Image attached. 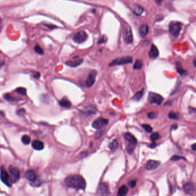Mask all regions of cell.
Returning a JSON list of instances; mask_svg holds the SVG:
<instances>
[{"label":"cell","instance_id":"5b68a950","mask_svg":"<svg viewBox=\"0 0 196 196\" xmlns=\"http://www.w3.org/2000/svg\"><path fill=\"white\" fill-rule=\"evenodd\" d=\"M10 172V181L12 183L16 182L20 179V172L17 168L13 166H10L9 168Z\"/></svg>","mask_w":196,"mask_h":196},{"label":"cell","instance_id":"277c9868","mask_svg":"<svg viewBox=\"0 0 196 196\" xmlns=\"http://www.w3.org/2000/svg\"><path fill=\"white\" fill-rule=\"evenodd\" d=\"M164 100L162 96L157 93L150 92L148 94V101L151 104H155L160 105Z\"/></svg>","mask_w":196,"mask_h":196},{"label":"cell","instance_id":"8d00e7d4","mask_svg":"<svg viewBox=\"0 0 196 196\" xmlns=\"http://www.w3.org/2000/svg\"><path fill=\"white\" fill-rule=\"evenodd\" d=\"M182 159V157H178V156H174V157H172V158H171V160L178 161V160H179V159Z\"/></svg>","mask_w":196,"mask_h":196},{"label":"cell","instance_id":"b9f144b4","mask_svg":"<svg viewBox=\"0 0 196 196\" xmlns=\"http://www.w3.org/2000/svg\"><path fill=\"white\" fill-rule=\"evenodd\" d=\"M177 128V125H172V128H174V129H176Z\"/></svg>","mask_w":196,"mask_h":196},{"label":"cell","instance_id":"ab89813d","mask_svg":"<svg viewBox=\"0 0 196 196\" xmlns=\"http://www.w3.org/2000/svg\"><path fill=\"white\" fill-rule=\"evenodd\" d=\"M196 144H193L192 146H191V149L193 151H195L196 150Z\"/></svg>","mask_w":196,"mask_h":196},{"label":"cell","instance_id":"e0dca14e","mask_svg":"<svg viewBox=\"0 0 196 196\" xmlns=\"http://www.w3.org/2000/svg\"><path fill=\"white\" fill-rule=\"evenodd\" d=\"M124 138L127 141L129 142V144L135 146L137 144V140L134 135L130 133H126L124 135Z\"/></svg>","mask_w":196,"mask_h":196},{"label":"cell","instance_id":"f546056e","mask_svg":"<svg viewBox=\"0 0 196 196\" xmlns=\"http://www.w3.org/2000/svg\"><path fill=\"white\" fill-rule=\"evenodd\" d=\"M34 50H35V52L38 53L39 54L42 55V54H43V53H44L43 48H42L39 45H36V46H35V48H34Z\"/></svg>","mask_w":196,"mask_h":196},{"label":"cell","instance_id":"7a4b0ae2","mask_svg":"<svg viewBox=\"0 0 196 196\" xmlns=\"http://www.w3.org/2000/svg\"><path fill=\"white\" fill-rule=\"evenodd\" d=\"M182 24L180 22L172 21L168 25L169 32L174 37H177L182 29Z\"/></svg>","mask_w":196,"mask_h":196},{"label":"cell","instance_id":"52a82bcc","mask_svg":"<svg viewBox=\"0 0 196 196\" xmlns=\"http://www.w3.org/2000/svg\"><path fill=\"white\" fill-rule=\"evenodd\" d=\"M0 179L2 182H4L8 187H11L9 175L3 166H1L0 168Z\"/></svg>","mask_w":196,"mask_h":196},{"label":"cell","instance_id":"836d02e7","mask_svg":"<svg viewBox=\"0 0 196 196\" xmlns=\"http://www.w3.org/2000/svg\"><path fill=\"white\" fill-rule=\"evenodd\" d=\"M107 40V38L106 36L103 35L101 37V38L99 39V40L98 41V44H102V43H104L106 42Z\"/></svg>","mask_w":196,"mask_h":196},{"label":"cell","instance_id":"5bb4252c","mask_svg":"<svg viewBox=\"0 0 196 196\" xmlns=\"http://www.w3.org/2000/svg\"><path fill=\"white\" fill-rule=\"evenodd\" d=\"M82 62H83L82 59H79L78 57H76L73 58L72 60L67 62L66 63V64L68 66L75 67L80 66Z\"/></svg>","mask_w":196,"mask_h":196},{"label":"cell","instance_id":"603a6c76","mask_svg":"<svg viewBox=\"0 0 196 196\" xmlns=\"http://www.w3.org/2000/svg\"><path fill=\"white\" fill-rule=\"evenodd\" d=\"M119 146V143L116 140H114L112 142H111L109 145V148H110L111 151L114 152L115 151L118 147Z\"/></svg>","mask_w":196,"mask_h":196},{"label":"cell","instance_id":"44dd1931","mask_svg":"<svg viewBox=\"0 0 196 196\" xmlns=\"http://www.w3.org/2000/svg\"><path fill=\"white\" fill-rule=\"evenodd\" d=\"M128 193V188L125 185L120 187L117 193V196H125Z\"/></svg>","mask_w":196,"mask_h":196},{"label":"cell","instance_id":"7c38bea8","mask_svg":"<svg viewBox=\"0 0 196 196\" xmlns=\"http://www.w3.org/2000/svg\"><path fill=\"white\" fill-rule=\"evenodd\" d=\"M183 189L186 193L192 195L195 191V185L192 182H188L183 185Z\"/></svg>","mask_w":196,"mask_h":196},{"label":"cell","instance_id":"f35d334b","mask_svg":"<svg viewBox=\"0 0 196 196\" xmlns=\"http://www.w3.org/2000/svg\"><path fill=\"white\" fill-rule=\"evenodd\" d=\"M40 73L39 72H36L35 75L34 76V78H36V79H38L40 77Z\"/></svg>","mask_w":196,"mask_h":196},{"label":"cell","instance_id":"ffe728a7","mask_svg":"<svg viewBox=\"0 0 196 196\" xmlns=\"http://www.w3.org/2000/svg\"><path fill=\"white\" fill-rule=\"evenodd\" d=\"M144 9L139 5H135L133 6V12L136 16H140L143 13Z\"/></svg>","mask_w":196,"mask_h":196},{"label":"cell","instance_id":"4dcf8cb0","mask_svg":"<svg viewBox=\"0 0 196 196\" xmlns=\"http://www.w3.org/2000/svg\"><path fill=\"white\" fill-rule=\"evenodd\" d=\"M147 116H148V118L150 119H154L158 116V113H157V112H151L148 113Z\"/></svg>","mask_w":196,"mask_h":196},{"label":"cell","instance_id":"83f0119b","mask_svg":"<svg viewBox=\"0 0 196 196\" xmlns=\"http://www.w3.org/2000/svg\"><path fill=\"white\" fill-rule=\"evenodd\" d=\"M168 117H169V119L172 120H177L178 119V115L173 112H171L169 113V114L168 115Z\"/></svg>","mask_w":196,"mask_h":196},{"label":"cell","instance_id":"d4e9b609","mask_svg":"<svg viewBox=\"0 0 196 196\" xmlns=\"http://www.w3.org/2000/svg\"><path fill=\"white\" fill-rule=\"evenodd\" d=\"M143 66V63L140 60H136L134 65L135 70H140Z\"/></svg>","mask_w":196,"mask_h":196},{"label":"cell","instance_id":"74e56055","mask_svg":"<svg viewBox=\"0 0 196 196\" xmlns=\"http://www.w3.org/2000/svg\"><path fill=\"white\" fill-rule=\"evenodd\" d=\"M25 112V111L24 109H20V110H18L17 113H18L19 115H24Z\"/></svg>","mask_w":196,"mask_h":196},{"label":"cell","instance_id":"484cf974","mask_svg":"<svg viewBox=\"0 0 196 196\" xmlns=\"http://www.w3.org/2000/svg\"><path fill=\"white\" fill-rule=\"evenodd\" d=\"M21 141L24 144L27 145V144L30 143V142H31V138L28 135H25L22 136Z\"/></svg>","mask_w":196,"mask_h":196},{"label":"cell","instance_id":"cb8c5ba5","mask_svg":"<svg viewBox=\"0 0 196 196\" xmlns=\"http://www.w3.org/2000/svg\"><path fill=\"white\" fill-rule=\"evenodd\" d=\"M177 72L181 76H183L184 74H186L185 73H187V72L183 68L182 65H181V63L179 62H178L177 63Z\"/></svg>","mask_w":196,"mask_h":196},{"label":"cell","instance_id":"9c48e42d","mask_svg":"<svg viewBox=\"0 0 196 196\" xmlns=\"http://www.w3.org/2000/svg\"><path fill=\"white\" fill-rule=\"evenodd\" d=\"M108 123V120L102 117H99L93 121L92 124V127L95 129H101L102 127L107 124Z\"/></svg>","mask_w":196,"mask_h":196},{"label":"cell","instance_id":"d6a6232c","mask_svg":"<svg viewBox=\"0 0 196 196\" xmlns=\"http://www.w3.org/2000/svg\"><path fill=\"white\" fill-rule=\"evenodd\" d=\"M159 135L158 132H154L153 134H151L150 139L152 141L155 142V140H158L159 139Z\"/></svg>","mask_w":196,"mask_h":196},{"label":"cell","instance_id":"60d3db41","mask_svg":"<svg viewBox=\"0 0 196 196\" xmlns=\"http://www.w3.org/2000/svg\"><path fill=\"white\" fill-rule=\"evenodd\" d=\"M156 145H157V144H156L155 143H152L151 145H150V147L151 148H153L154 147H156Z\"/></svg>","mask_w":196,"mask_h":196},{"label":"cell","instance_id":"d590c367","mask_svg":"<svg viewBox=\"0 0 196 196\" xmlns=\"http://www.w3.org/2000/svg\"><path fill=\"white\" fill-rule=\"evenodd\" d=\"M136 182L135 181H132L129 183V187H134L136 186Z\"/></svg>","mask_w":196,"mask_h":196},{"label":"cell","instance_id":"f6af8a7d","mask_svg":"<svg viewBox=\"0 0 196 196\" xmlns=\"http://www.w3.org/2000/svg\"><path fill=\"white\" fill-rule=\"evenodd\" d=\"M1 17H0V23H1Z\"/></svg>","mask_w":196,"mask_h":196},{"label":"cell","instance_id":"e575fe53","mask_svg":"<svg viewBox=\"0 0 196 196\" xmlns=\"http://www.w3.org/2000/svg\"><path fill=\"white\" fill-rule=\"evenodd\" d=\"M4 98L9 101H12L14 100L13 97L11 95H10L9 94H6L5 95H4Z\"/></svg>","mask_w":196,"mask_h":196},{"label":"cell","instance_id":"4316f807","mask_svg":"<svg viewBox=\"0 0 196 196\" xmlns=\"http://www.w3.org/2000/svg\"><path fill=\"white\" fill-rule=\"evenodd\" d=\"M143 95V90H142V91H139L135 94V95L133 97V100H135L136 101H139L142 97V96Z\"/></svg>","mask_w":196,"mask_h":196},{"label":"cell","instance_id":"4fadbf2b","mask_svg":"<svg viewBox=\"0 0 196 196\" xmlns=\"http://www.w3.org/2000/svg\"><path fill=\"white\" fill-rule=\"evenodd\" d=\"M159 165H160V162L159 161L151 160V161H149L147 163L146 166V169L148 171L153 170L158 168Z\"/></svg>","mask_w":196,"mask_h":196},{"label":"cell","instance_id":"ba28073f","mask_svg":"<svg viewBox=\"0 0 196 196\" xmlns=\"http://www.w3.org/2000/svg\"><path fill=\"white\" fill-rule=\"evenodd\" d=\"M87 38V34L83 31H80L73 36V40L76 43L80 44L84 42Z\"/></svg>","mask_w":196,"mask_h":196},{"label":"cell","instance_id":"8fae6325","mask_svg":"<svg viewBox=\"0 0 196 196\" xmlns=\"http://www.w3.org/2000/svg\"><path fill=\"white\" fill-rule=\"evenodd\" d=\"M124 39L125 43L127 44H131L133 42V35L132 33L131 29L130 27L128 26V28H125L124 34Z\"/></svg>","mask_w":196,"mask_h":196},{"label":"cell","instance_id":"1f68e13d","mask_svg":"<svg viewBox=\"0 0 196 196\" xmlns=\"http://www.w3.org/2000/svg\"><path fill=\"white\" fill-rule=\"evenodd\" d=\"M142 127L144 129H145V131L148 133H150L153 131V128L150 125L144 124L142 125Z\"/></svg>","mask_w":196,"mask_h":196},{"label":"cell","instance_id":"3957f363","mask_svg":"<svg viewBox=\"0 0 196 196\" xmlns=\"http://www.w3.org/2000/svg\"><path fill=\"white\" fill-rule=\"evenodd\" d=\"M132 62V57H118L115 59L113 61L109 64V66H120L123 65H127Z\"/></svg>","mask_w":196,"mask_h":196},{"label":"cell","instance_id":"f1b7e54d","mask_svg":"<svg viewBox=\"0 0 196 196\" xmlns=\"http://www.w3.org/2000/svg\"><path fill=\"white\" fill-rule=\"evenodd\" d=\"M16 91L21 95H25L27 93V91L24 87H19L16 90Z\"/></svg>","mask_w":196,"mask_h":196},{"label":"cell","instance_id":"6da1fadb","mask_svg":"<svg viewBox=\"0 0 196 196\" xmlns=\"http://www.w3.org/2000/svg\"><path fill=\"white\" fill-rule=\"evenodd\" d=\"M65 183L68 187L77 190H84L86 187V182L83 177L80 175H72L67 177Z\"/></svg>","mask_w":196,"mask_h":196},{"label":"cell","instance_id":"d6986e66","mask_svg":"<svg viewBox=\"0 0 196 196\" xmlns=\"http://www.w3.org/2000/svg\"><path fill=\"white\" fill-rule=\"evenodd\" d=\"M32 146L36 150H42L44 148V144L39 140H35L32 142Z\"/></svg>","mask_w":196,"mask_h":196},{"label":"cell","instance_id":"ac0fdd59","mask_svg":"<svg viewBox=\"0 0 196 196\" xmlns=\"http://www.w3.org/2000/svg\"><path fill=\"white\" fill-rule=\"evenodd\" d=\"M148 32V26L147 24H143L140 27L139 34L141 37L144 38Z\"/></svg>","mask_w":196,"mask_h":196},{"label":"cell","instance_id":"ee69618b","mask_svg":"<svg viewBox=\"0 0 196 196\" xmlns=\"http://www.w3.org/2000/svg\"><path fill=\"white\" fill-rule=\"evenodd\" d=\"M193 63H194V66H196V60H195V59L194 60V62Z\"/></svg>","mask_w":196,"mask_h":196},{"label":"cell","instance_id":"30bf717a","mask_svg":"<svg viewBox=\"0 0 196 196\" xmlns=\"http://www.w3.org/2000/svg\"><path fill=\"white\" fill-rule=\"evenodd\" d=\"M96 76H97V72L94 70H92L89 73L85 83L87 87H91L94 85V83L96 81Z\"/></svg>","mask_w":196,"mask_h":196},{"label":"cell","instance_id":"7bdbcfd3","mask_svg":"<svg viewBox=\"0 0 196 196\" xmlns=\"http://www.w3.org/2000/svg\"><path fill=\"white\" fill-rule=\"evenodd\" d=\"M156 2L158 3V4H160L162 2V1H156Z\"/></svg>","mask_w":196,"mask_h":196},{"label":"cell","instance_id":"8992f818","mask_svg":"<svg viewBox=\"0 0 196 196\" xmlns=\"http://www.w3.org/2000/svg\"><path fill=\"white\" fill-rule=\"evenodd\" d=\"M109 194V187L106 183H101L97 190V196H108Z\"/></svg>","mask_w":196,"mask_h":196},{"label":"cell","instance_id":"7402d4cb","mask_svg":"<svg viewBox=\"0 0 196 196\" xmlns=\"http://www.w3.org/2000/svg\"><path fill=\"white\" fill-rule=\"evenodd\" d=\"M59 104L61 106L65 108H70L72 105L71 102L66 98H63L62 100L60 101Z\"/></svg>","mask_w":196,"mask_h":196},{"label":"cell","instance_id":"9a60e30c","mask_svg":"<svg viewBox=\"0 0 196 196\" xmlns=\"http://www.w3.org/2000/svg\"><path fill=\"white\" fill-rule=\"evenodd\" d=\"M159 54V53L157 47L154 44H152L151 49L148 53V55L150 57L151 59H156L157 57H158Z\"/></svg>","mask_w":196,"mask_h":196},{"label":"cell","instance_id":"2e32d148","mask_svg":"<svg viewBox=\"0 0 196 196\" xmlns=\"http://www.w3.org/2000/svg\"><path fill=\"white\" fill-rule=\"evenodd\" d=\"M25 177L31 182H34L37 179V175L36 172L32 170H29L26 172Z\"/></svg>","mask_w":196,"mask_h":196}]
</instances>
